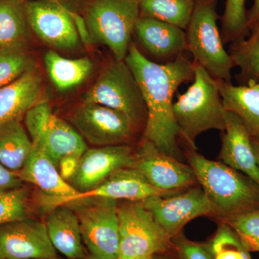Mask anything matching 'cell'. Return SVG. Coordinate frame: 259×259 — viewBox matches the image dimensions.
Listing matches in <instances>:
<instances>
[{"mask_svg":"<svg viewBox=\"0 0 259 259\" xmlns=\"http://www.w3.org/2000/svg\"><path fill=\"white\" fill-rule=\"evenodd\" d=\"M125 61L137 80L147 110L143 140L179 159L180 131L174 115V95L181 84L193 80L194 61L183 54L171 62L158 64L133 41Z\"/></svg>","mask_w":259,"mask_h":259,"instance_id":"1","label":"cell"},{"mask_svg":"<svg viewBox=\"0 0 259 259\" xmlns=\"http://www.w3.org/2000/svg\"><path fill=\"white\" fill-rule=\"evenodd\" d=\"M187 158L214 214L225 220L259 208V186L248 177L223 162L204 157L192 148L187 151Z\"/></svg>","mask_w":259,"mask_h":259,"instance_id":"2","label":"cell"},{"mask_svg":"<svg viewBox=\"0 0 259 259\" xmlns=\"http://www.w3.org/2000/svg\"><path fill=\"white\" fill-rule=\"evenodd\" d=\"M194 74L190 88L174 102L173 112L180 137L196 150L199 135L210 130L224 131L227 110L217 80L195 63Z\"/></svg>","mask_w":259,"mask_h":259,"instance_id":"3","label":"cell"},{"mask_svg":"<svg viewBox=\"0 0 259 259\" xmlns=\"http://www.w3.org/2000/svg\"><path fill=\"white\" fill-rule=\"evenodd\" d=\"M140 0H85L82 18L90 42L106 47L125 60L140 17Z\"/></svg>","mask_w":259,"mask_h":259,"instance_id":"4","label":"cell"},{"mask_svg":"<svg viewBox=\"0 0 259 259\" xmlns=\"http://www.w3.org/2000/svg\"><path fill=\"white\" fill-rule=\"evenodd\" d=\"M216 0H195L190 23L186 29L187 51L195 64L216 80L231 81L235 63L223 45L218 26Z\"/></svg>","mask_w":259,"mask_h":259,"instance_id":"5","label":"cell"},{"mask_svg":"<svg viewBox=\"0 0 259 259\" xmlns=\"http://www.w3.org/2000/svg\"><path fill=\"white\" fill-rule=\"evenodd\" d=\"M81 100L117 110L144 131L147 120L146 104L137 80L125 60L113 57L107 61Z\"/></svg>","mask_w":259,"mask_h":259,"instance_id":"6","label":"cell"},{"mask_svg":"<svg viewBox=\"0 0 259 259\" xmlns=\"http://www.w3.org/2000/svg\"><path fill=\"white\" fill-rule=\"evenodd\" d=\"M119 259H142L163 254L172 248L171 237L143 202L118 205Z\"/></svg>","mask_w":259,"mask_h":259,"instance_id":"7","label":"cell"},{"mask_svg":"<svg viewBox=\"0 0 259 259\" xmlns=\"http://www.w3.org/2000/svg\"><path fill=\"white\" fill-rule=\"evenodd\" d=\"M69 205L79 219L83 245L90 256L118 258L120 233L117 201L84 199Z\"/></svg>","mask_w":259,"mask_h":259,"instance_id":"8","label":"cell"},{"mask_svg":"<svg viewBox=\"0 0 259 259\" xmlns=\"http://www.w3.org/2000/svg\"><path fill=\"white\" fill-rule=\"evenodd\" d=\"M25 125L32 145L47 153L57 167L65 156L81 157L88 149L82 136L71 124L54 115L46 100L25 114Z\"/></svg>","mask_w":259,"mask_h":259,"instance_id":"9","label":"cell"},{"mask_svg":"<svg viewBox=\"0 0 259 259\" xmlns=\"http://www.w3.org/2000/svg\"><path fill=\"white\" fill-rule=\"evenodd\" d=\"M69 120L85 141L99 147L128 144L139 130L124 114L92 102L81 101Z\"/></svg>","mask_w":259,"mask_h":259,"instance_id":"10","label":"cell"},{"mask_svg":"<svg viewBox=\"0 0 259 259\" xmlns=\"http://www.w3.org/2000/svg\"><path fill=\"white\" fill-rule=\"evenodd\" d=\"M23 5L29 27L44 44L61 51L81 46L74 14L56 0H30Z\"/></svg>","mask_w":259,"mask_h":259,"instance_id":"11","label":"cell"},{"mask_svg":"<svg viewBox=\"0 0 259 259\" xmlns=\"http://www.w3.org/2000/svg\"><path fill=\"white\" fill-rule=\"evenodd\" d=\"M129 167L140 172L155 188L166 192H182L198 183L190 165L145 140L135 152L134 161Z\"/></svg>","mask_w":259,"mask_h":259,"instance_id":"12","label":"cell"},{"mask_svg":"<svg viewBox=\"0 0 259 259\" xmlns=\"http://www.w3.org/2000/svg\"><path fill=\"white\" fill-rule=\"evenodd\" d=\"M145 207L172 238L182 233L189 222L201 216L214 214L202 187L168 196H154L143 202Z\"/></svg>","mask_w":259,"mask_h":259,"instance_id":"13","label":"cell"},{"mask_svg":"<svg viewBox=\"0 0 259 259\" xmlns=\"http://www.w3.org/2000/svg\"><path fill=\"white\" fill-rule=\"evenodd\" d=\"M45 223L26 219L0 226V259H36L57 256Z\"/></svg>","mask_w":259,"mask_h":259,"instance_id":"14","label":"cell"},{"mask_svg":"<svg viewBox=\"0 0 259 259\" xmlns=\"http://www.w3.org/2000/svg\"><path fill=\"white\" fill-rule=\"evenodd\" d=\"M135 151L128 144L90 148L80 158L79 167L69 183L79 192L93 190L114 172L132 164Z\"/></svg>","mask_w":259,"mask_h":259,"instance_id":"15","label":"cell"},{"mask_svg":"<svg viewBox=\"0 0 259 259\" xmlns=\"http://www.w3.org/2000/svg\"><path fill=\"white\" fill-rule=\"evenodd\" d=\"M133 35L158 64L175 61L187 51L185 30L155 19L139 17Z\"/></svg>","mask_w":259,"mask_h":259,"instance_id":"16","label":"cell"},{"mask_svg":"<svg viewBox=\"0 0 259 259\" xmlns=\"http://www.w3.org/2000/svg\"><path fill=\"white\" fill-rule=\"evenodd\" d=\"M220 161L244 174L259 186V168L252 139L240 117L226 111V127L223 131Z\"/></svg>","mask_w":259,"mask_h":259,"instance_id":"17","label":"cell"},{"mask_svg":"<svg viewBox=\"0 0 259 259\" xmlns=\"http://www.w3.org/2000/svg\"><path fill=\"white\" fill-rule=\"evenodd\" d=\"M42 93V76L37 68L0 88V126L21 120L28 110L44 100Z\"/></svg>","mask_w":259,"mask_h":259,"instance_id":"18","label":"cell"},{"mask_svg":"<svg viewBox=\"0 0 259 259\" xmlns=\"http://www.w3.org/2000/svg\"><path fill=\"white\" fill-rule=\"evenodd\" d=\"M45 223L56 252L68 259L87 258L79 219L71 206L61 204L53 207Z\"/></svg>","mask_w":259,"mask_h":259,"instance_id":"19","label":"cell"},{"mask_svg":"<svg viewBox=\"0 0 259 259\" xmlns=\"http://www.w3.org/2000/svg\"><path fill=\"white\" fill-rule=\"evenodd\" d=\"M16 173L24 183L36 186L47 197L62 198L79 192L61 177L58 167L47 153L34 146L25 165Z\"/></svg>","mask_w":259,"mask_h":259,"instance_id":"20","label":"cell"},{"mask_svg":"<svg viewBox=\"0 0 259 259\" xmlns=\"http://www.w3.org/2000/svg\"><path fill=\"white\" fill-rule=\"evenodd\" d=\"M217 82L227 111L238 116L251 139L259 142V81L243 86L221 80Z\"/></svg>","mask_w":259,"mask_h":259,"instance_id":"21","label":"cell"},{"mask_svg":"<svg viewBox=\"0 0 259 259\" xmlns=\"http://www.w3.org/2000/svg\"><path fill=\"white\" fill-rule=\"evenodd\" d=\"M44 60L51 82L61 93L77 88L94 69L93 62L89 58L66 59L54 50L47 51Z\"/></svg>","mask_w":259,"mask_h":259,"instance_id":"22","label":"cell"},{"mask_svg":"<svg viewBox=\"0 0 259 259\" xmlns=\"http://www.w3.org/2000/svg\"><path fill=\"white\" fill-rule=\"evenodd\" d=\"M31 139L20 120L0 126V163L10 171L22 169L32 149Z\"/></svg>","mask_w":259,"mask_h":259,"instance_id":"23","label":"cell"},{"mask_svg":"<svg viewBox=\"0 0 259 259\" xmlns=\"http://www.w3.org/2000/svg\"><path fill=\"white\" fill-rule=\"evenodd\" d=\"M29 30L23 3L0 0V49L27 45Z\"/></svg>","mask_w":259,"mask_h":259,"instance_id":"24","label":"cell"},{"mask_svg":"<svg viewBox=\"0 0 259 259\" xmlns=\"http://www.w3.org/2000/svg\"><path fill=\"white\" fill-rule=\"evenodd\" d=\"M195 0H140V17L160 20L186 30Z\"/></svg>","mask_w":259,"mask_h":259,"instance_id":"25","label":"cell"},{"mask_svg":"<svg viewBox=\"0 0 259 259\" xmlns=\"http://www.w3.org/2000/svg\"><path fill=\"white\" fill-rule=\"evenodd\" d=\"M36 68L27 45L0 49V88Z\"/></svg>","mask_w":259,"mask_h":259,"instance_id":"26","label":"cell"},{"mask_svg":"<svg viewBox=\"0 0 259 259\" xmlns=\"http://www.w3.org/2000/svg\"><path fill=\"white\" fill-rule=\"evenodd\" d=\"M230 54L247 83L259 81V28L246 40L233 44Z\"/></svg>","mask_w":259,"mask_h":259,"instance_id":"27","label":"cell"},{"mask_svg":"<svg viewBox=\"0 0 259 259\" xmlns=\"http://www.w3.org/2000/svg\"><path fill=\"white\" fill-rule=\"evenodd\" d=\"M246 0H226L224 13L221 18V35L223 42H239L249 32Z\"/></svg>","mask_w":259,"mask_h":259,"instance_id":"28","label":"cell"},{"mask_svg":"<svg viewBox=\"0 0 259 259\" xmlns=\"http://www.w3.org/2000/svg\"><path fill=\"white\" fill-rule=\"evenodd\" d=\"M223 223L236 233L245 250L259 251V208L226 218Z\"/></svg>","mask_w":259,"mask_h":259,"instance_id":"29","label":"cell"},{"mask_svg":"<svg viewBox=\"0 0 259 259\" xmlns=\"http://www.w3.org/2000/svg\"><path fill=\"white\" fill-rule=\"evenodd\" d=\"M214 259H251L233 229L223 223L208 242Z\"/></svg>","mask_w":259,"mask_h":259,"instance_id":"30","label":"cell"},{"mask_svg":"<svg viewBox=\"0 0 259 259\" xmlns=\"http://www.w3.org/2000/svg\"><path fill=\"white\" fill-rule=\"evenodd\" d=\"M29 191L25 187L0 193V226L28 218Z\"/></svg>","mask_w":259,"mask_h":259,"instance_id":"31","label":"cell"},{"mask_svg":"<svg viewBox=\"0 0 259 259\" xmlns=\"http://www.w3.org/2000/svg\"><path fill=\"white\" fill-rule=\"evenodd\" d=\"M172 248L178 259H214L209 243L190 241L182 233L172 238Z\"/></svg>","mask_w":259,"mask_h":259,"instance_id":"32","label":"cell"},{"mask_svg":"<svg viewBox=\"0 0 259 259\" xmlns=\"http://www.w3.org/2000/svg\"><path fill=\"white\" fill-rule=\"evenodd\" d=\"M23 183L16 172L10 171L0 163V193L23 187Z\"/></svg>","mask_w":259,"mask_h":259,"instance_id":"33","label":"cell"},{"mask_svg":"<svg viewBox=\"0 0 259 259\" xmlns=\"http://www.w3.org/2000/svg\"><path fill=\"white\" fill-rule=\"evenodd\" d=\"M80 158L76 156H67L59 161L58 169L61 177L66 182H69L77 171Z\"/></svg>","mask_w":259,"mask_h":259,"instance_id":"34","label":"cell"},{"mask_svg":"<svg viewBox=\"0 0 259 259\" xmlns=\"http://www.w3.org/2000/svg\"><path fill=\"white\" fill-rule=\"evenodd\" d=\"M248 25L249 31L253 32L259 28V0L253 1L248 12Z\"/></svg>","mask_w":259,"mask_h":259,"instance_id":"35","label":"cell"},{"mask_svg":"<svg viewBox=\"0 0 259 259\" xmlns=\"http://www.w3.org/2000/svg\"><path fill=\"white\" fill-rule=\"evenodd\" d=\"M252 145H253V151H254L255 158H256L257 164H258L259 168V142L258 141L252 139Z\"/></svg>","mask_w":259,"mask_h":259,"instance_id":"36","label":"cell"},{"mask_svg":"<svg viewBox=\"0 0 259 259\" xmlns=\"http://www.w3.org/2000/svg\"><path fill=\"white\" fill-rule=\"evenodd\" d=\"M163 254L154 255H152V256L147 257V258L142 259H172L169 258V257L166 256V255Z\"/></svg>","mask_w":259,"mask_h":259,"instance_id":"37","label":"cell"},{"mask_svg":"<svg viewBox=\"0 0 259 259\" xmlns=\"http://www.w3.org/2000/svg\"><path fill=\"white\" fill-rule=\"evenodd\" d=\"M36 259H59L57 256L51 257V258H36Z\"/></svg>","mask_w":259,"mask_h":259,"instance_id":"38","label":"cell"},{"mask_svg":"<svg viewBox=\"0 0 259 259\" xmlns=\"http://www.w3.org/2000/svg\"><path fill=\"white\" fill-rule=\"evenodd\" d=\"M85 259H98V258H93V257H92V256H87V258H85ZM117 259H119V258H117Z\"/></svg>","mask_w":259,"mask_h":259,"instance_id":"39","label":"cell"},{"mask_svg":"<svg viewBox=\"0 0 259 259\" xmlns=\"http://www.w3.org/2000/svg\"><path fill=\"white\" fill-rule=\"evenodd\" d=\"M18 1L21 2V3H24V2L30 1V0H18Z\"/></svg>","mask_w":259,"mask_h":259,"instance_id":"40","label":"cell"}]
</instances>
